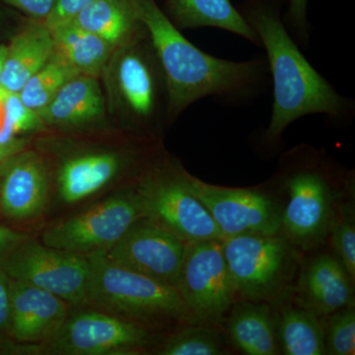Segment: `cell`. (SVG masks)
Wrapping results in <instances>:
<instances>
[{
	"label": "cell",
	"instance_id": "obj_29",
	"mask_svg": "<svg viewBox=\"0 0 355 355\" xmlns=\"http://www.w3.org/2000/svg\"><path fill=\"white\" fill-rule=\"evenodd\" d=\"M331 245L336 258L342 263L343 268L354 282L355 279V226L354 216L350 210H340L331 225Z\"/></svg>",
	"mask_w": 355,
	"mask_h": 355
},
{
	"label": "cell",
	"instance_id": "obj_33",
	"mask_svg": "<svg viewBox=\"0 0 355 355\" xmlns=\"http://www.w3.org/2000/svg\"><path fill=\"white\" fill-rule=\"evenodd\" d=\"M11 279L0 266V335L8 338L10 319Z\"/></svg>",
	"mask_w": 355,
	"mask_h": 355
},
{
	"label": "cell",
	"instance_id": "obj_9",
	"mask_svg": "<svg viewBox=\"0 0 355 355\" xmlns=\"http://www.w3.org/2000/svg\"><path fill=\"white\" fill-rule=\"evenodd\" d=\"M153 342L146 324L127 318L84 310L67 315L60 330L40 347V354L130 355Z\"/></svg>",
	"mask_w": 355,
	"mask_h": 355
},
{
	"label": "cell",
	"instance_id": "obj_17",
	"mask_svg": "<svg viewBox=\"0 0 355 355\" xmlns=\"http://www.w3.org/2000/svg\"><path fill=\"white\" fill-rule=\"evenodd\" d=\"M352 279L342 263L328 254H318L303 265L295 286L296 305L318 317L354 306Z\"/></svg>",
	"mask_w": 355,
	"mask_h": 355
},
{
	"label": "cell",
	"instance_id": "obj_24",
	"mask_svg": "<svg viewBox=\"0 0 355 355\" xmlns=\"http://www.w3.org/2000/svg\"><path fill=\"white\" fill-rule=\"evenodd\" d=\"M273 314L280 352L286 355L326 354L321 318L298 305H284Z\"/></svg>",
	"mask_w": 355,
	"mask_h": 355
},
{
	"label": "cell",
	"instance_id": "obj_26",
	"mask_svg": "<svg viewBox=\"0 0 355 355\" xmlns=\"http://www.w3.org/2000/svg\"><path fill=\"white\" fill-rule=\"evenodd\" d=\"M226 354L219 334L209 324L186 326L172 334L159 349L161 355H219Z\"/></svg>",
	"mask_w": 355,
	"mask_h": 355
},
{
	"label": "cell",
	"instance_id": "obj_7",
	"mask_svg": "<svg viewBox=\"0 0 355 355\" xmlns=\"http://www.w3.org/2000/svg\"><path fill=\"white\" fill-rule=\"evenodd\" d=\"M141 217L139 197L132 186L46 228L41 242L86 257L106 254Z\"/></svg>",
	"mask_w": 355,
	"mask_h": 355
},
{
	"label": "cell",
	"instance_id": "obj_36",
	"mask_svg": "<svg viewBox=\"0 0 355 355\" xmlns=\"http://www.w3.org/2000/svg\"><path fill=\"white\" fill-rule=\"evenodd\" d=\"M26 144H27V141L23 137H18L13 141L8 142V144H1L0 142V162L9 157V156L25 149Z\"/></svg>",
	"mask_w": 355,
	"mask_h": 355
},
{
	"label": "cell",
	"instance_id": "obj_10",
	"mask_svg": "<svg viewBox=\"0 0 355 355\" xmlns=\"http://www.w3.org/2000/svg\"><path fill=\"white\" fill-rule=\"evenodd\" d=\"M0 266L11 279L44 289L69 304H86L89 261L83 254L29 238L7 254Z\"/></svg>",
	"mask_w": 355,
	"mask_h": 355
},
{
	"label": "cell",
	"instance_id": "obj_4",
	"mask_svg": "<svg viewBox=\"0 0 355 355\" xmlns=\"http://www.w3.org/2000/svg\"><path fill=\"white\" fill-rule=\"evenodd\" d=\"M286 162L282 178L287 203L279 234L295 247L312 250L323 244L335 221L338 176L321 154L306 147L291 153Z\"/></svg>",
	"mask_w": 355,
	"mask_h": 355
},
{
	"label": "cell",
	"instance_id": "obj_32",
	"mask_svg": "<svg viewBox=\"0 0 355 355\" xmlns=\"http://www.w3.org/2000/svg\"><path fill=\"white\" fill-rule=\"evenodd\" d=\"M15 7L33 20L44 21L53 11L58 0H2Z\"/></svg>",
	"mask_w": 355,
	"mask_h": 355
},
{
	"label": "cell",
	"instance_id": "obj_13",
	"mask_svg": "<svg viewBox=\"0 0 355 355\" xmlns=\"http://www.w3.org/2000/svg\"><path fill=\"white\" fill-rule=\"evenodd\" d=\"M187 243L141 217L107 252L116 265L176 288Z\"/></svg>",
	"mask_w": 355,
	"mask_h": 355
},
{
	"label": "cell",
	"instance_id": "obj_8",
	"mask_svg": "<svg viewBox=\"0 0 355 355\" xmlns=\"http://www.w3.org/2000/svg\"><path fill=\"white\" fill-rule=\"evenodd\" d=\"M176 289L197 323L224 321L236 294L222 239L187 244Z\"/></svg>",
	"mask_w": 355,
	"mask_h": 355
},
{
	"label": "cell",
	"instance_id": "obj_11",
	"mask_svg": "<svg viewBox=\"0 0 355 355\" xmlns=\"http://www.w3.org/2000/svg\"><path fill=\"white\" fill-rule=\"evenodd\" d=\"M139 38L116 51L113 77L114 95L125 116L146 130L157 120L167 90L150 40L146 46Z\"/></svg>",
	"mask_w": 355,
	"mask_h": 355
},
{
	"label": "cell",
	"instance_id": "obj_19",
	"mask_svg": "<svg viewBox=\"0 0 355 355\" xmlns=\"http://www.w3.org/2000/svg\"><path fill=\"white\" fill-rule=\"evenodd\" d=\"M53 53L55 43L50 28L44 21L30 19L7 46L0 85L8 92L19 93Z\"/></svg>",
	"mask_w": 355,
	"mask_h": 355
},
{
	"label": "cell",
	"instance_id": "obj_27",
	"mask_svg": "<svg viewBox=\"0 0 355 355\" xmlns=\"http://www.w3.org/2000/svg\"><path fill=\"white\" fill-rule=\"evenodd\" d=\"M1 107L3 112L0 125L1 144L13 141L23 133L40 132L46 128L39 114L25 106L18 93H9L1 103Z\"/></svg>",
	"mask_w": 355,
	"mask_h": 355
},
{
	"label": "cell",
	"instance_id": "obj_37",
	"mask_svg": "<svg viewBox=\"0 0 355 355\" xmlns=\"http://www.w3.org/2000/svg\"><path fill=\"white\" fill-rule=\"evenodd\" d=\"M7 55V46L0 44V76H1L2 69H3L4 62Z\"/></svg>",
	"mask_w": 355,
	"mask_h": 355
},
{
	"label": "cell",
	"instance_id": "obj_35",
	"mask_svg": "<svg viewBox=\"0 0 355 355\" xmlns=\"http://www.w3.org/2000/svg\"><path fill=\"white\" fill-rule=\"evenodd\" d=\"M38 345H25L13 342L6 336L0 335V354H36Z\"/></svg>",
	"mask_w": 355,
	"mask_h": 355
},
{
	"label": "cell",
	"instance_id": "obj_16",
	"mask_svg": "<svg viewBox=\"0 0 355 355\" xmlns=\"http://www.w3.org/2000/svg\"><path fill=\"white\" fill-rule=\"evenodd\" d=\"M67 315V303L62 298L39 287L11 279L8 338L13 342L43 345L60 330Z\"/></svg>",
	"mask_w": 355,
	"mask_h": 355
},
{
	"label": "cell",
	"instance_id": "obj_6",
	"mask_svg": "<svg viewBox=\"0 0 355 355\" xmlns=\"http://www.w3.org/2000/svg\"><path fill=\"white\" fill-rule=\"evenodd\" d=\"M236 299L275 302L288 292L298 254L280 234H244L222 239Z\"/></svg>",
	"mask_w": 355,
	"mask_h": 355
},
{
	"label": "cell",
	"instance_id": "obj_34",
	"mask_svg": "<svg viewBox=\"0 0 355 355\" xmlns=\"http://www.w3.org/2000/svg\"><path fill=\"white\" fill-rule=\"evenodd\" d=\"M30 236L15 229L0 225V261Z\"/></svg>",
	"mask_w": 355,
	"mask_h": 355
},
{
	"label": "cell",
	"instance_id": "obj_38",
	"mask_svg": "<svg viewBox=\"0 0 355 355\" xmlns=\"http://www.w3.org/2000/svg\"><path fill=\"white\" fill-rule=\"evenodd\" d=\"M8 91H6V89L2 87L1 85H0V104H1L2 102L4 101V99L7 97V95L9 94Z\"/></svg>",
	"mask_w": 355,
	"mask_h": 355
},
{
	"label": "cell",
	"instance_id": "obj_14",
	"mask_svg": "<svg viewBox=\"0 0 355 355\" xmlns=\"http://www.w3.org/2000/svg\"><path fill=\"white\" fill-rule=\"evenodd\" d=\"M135 151L76 149L64 154L55 169V191L60 202L76 205L106 189L139 164Z\"/></svg>",
	"mask_w": 355,
	"mask_h": 355
},
{
	"label": "cell",
	"instance_id": "obj_1",
	"mask_svg": "<svg viewBox=\"0 0 355 355\" xmlns=\"http://www.w3.org/2000/svg\"><path fill=\"white\" fill-rule=\"evenodd\" d=\"M135 6L164 76L169 120L203 98L245 99L263 85L268 71L263 60L214 57L184 38L154 0H135Z\"/></svg>",
	"mask_w": 355,
	"mask_h": 355
},
{
	"label": "cell",
	"instance_id": "obj_15",
	"mask_svg": "<svg viewBox=\"0 0 355 355\" xmlns=\"http://www.w3.org/2000/svg\"><path fill=\"white\" fill-rule=\"evenodd\" d=\"M50 171L41 154L23 150L0 162V214L8 220H34L46 209Z\"/></svg>",
	"mask_w": 355,
	"mask_h": 355
},
{
	"label": "cell",
	"instance_id": "obj_31",
	"mask_svg": "<svg viewBox=\"0 0 355 355\" xmlns=\"http://www.w3.org/2000/svg\"><path fill=\"white\" fill-rule=\"evenodd\" d=\"M94 1L97 0H58L57 4L44 20V23L51 30L67 24L84 7Z\"/></svg>",
	"mask_w": 355,
	"mask_h": 355
},
{
	"label": "cell",
	"instance_id": "obj_28",
	"mask_svg": "<svg viewBox=\"0 0 355 355\" xmlns=\"http://www.w3.org/2000/svg\"><path fill=\"white\" fill-rule=\"evenodd\" d=\"M324 324L326 354L354 355L355 354L354 306L343 308L329 315Z\"/></svg>",
	"mask_w": 355,
	"mask_h": 355
},
{
	"label": "cell",
	"instance_id": "obj_5",
	"mask_svg": "<svg viewBox=\"0 0 355 355\" xmlns=\"http://www.w3.org/2000/svg\"><path fill=\"white\" fill-rule=\"evenodd\" d=\"M188 175L176 161L147 165L133 186L142 217L187 244L223 239L209 210L191 191Z\"/></svg>",
	"mask_w": 355,
	"mask_h": 355
},
{
	"label": "cell",
	"instance_id": "obj_25",
	"mask_svg": "<svg viewBox=\"0 0 355 355\" xmlns=\"http://www.w3.org/2000/svg\"><path fill=\"white\" fill-rule=\"evenodd\" d=\"M78 74L55 51L51 60L27 81L18 95L25 106L38 112L46 106L67 81Z\"/></svg>",
	"mask_w": 355,
	"mask_h": 355
},
{
	"label": "cell",
	"instance_id": "obj_3",
	"mask_svg": "<svg viewBox=\"0 0 355 355\" xmlns=\"http://www.w3.org/2000/svg\"><path fill=\"white\" fill-rule=\"evenodd\" d=\"M87 258L86 304L144 324L196 322L175 287L116 265L105 254Z\"/></svg>",
	"mask_w": 355,
	"mask_h": 355
},
{
	"label": "cell",
	"instance_id": "obj_23",
	"mask_svg": "<svg viewBox=\"0 0 355 355\" xmlns=\"http://www.w3.org/2000/svg\"><path fill=\"white\" fill-rule=\"evenodd\" d=\"M55 51L79 74L99 78L106 71L114 49L92 33L67 23L51 30Z\"/></svg>",
	"mask_w": 355,
	"mask_h": 355
},
{
	"label": "cell",
	"instance_id": "obj_12",
	"mask_svg": "<svg viewBox=\"0 0 355 355\" xmlns=\"http://www.w3.org/2000/svg\"><path fill=\"white\" fill-rule=\"evenodd\" d=\"M189 186L209 210L224 238L279 234L282 209L272 198L251 189L207 184L189 173Z\"/></svg>",
	"mask_w": 355,
	"mask_h": 355
},
{
	"label": "cell",
	"instance_id": "obj_21",
	"mask_svg": "<svg viewBox=\"0 0 355 355\" xmlns=\"http://www.w3.org/2000/svg\"><path fill=\"white\" fill-rule=\"evenodd\" d=\"M120 49L139 38L144 25L137 17L135 0H97L70 21Z\"/></svg>",
	"mask_w": 355,
	"mask_h": 355
},
{
	"label": "cell",
	"instance_id": "obj_22",
	"mask_svg": "<svg viewBox=\"0 0 355 355\" xmlns=\"http://www.w3.org/2000/svg\"><path fill=\"white\" fill-rule=\"evenodd\" d=\"M235 304L231 307L227 323L234 347L249 355L280 354L272 306L252 301Z\"/></svg>",
	"mask_w": 355,
	"mask_h": 355
},
{
	"label": "cell",
	"instance_id": "obj_39",
	"mask_svg": "<svg viewBox=\"0 0 355 355\" xmlns=\"http://www.w3.org/2000/svg\"><path fill=\"white\" fill-rule=\"evenodd\" d=\"M1 121H2V108H1V105H0V125H1Z\"/></svg>",
	"mask_w": 355,
	"mask_h": 355
},
{
	"label": "cell",
	"instance_id": "obj_30",
	"mask_svg": "<svg viewBox=\"0 0 355 355\" xmlns=\"http://www.w3.org/2000/svg\"><path fill=\"white\" fill-rule=\"evenodd\" d=\"M308 0H289L284 22L286 28L291 30V36L297 37L299 43L304 44L309 42L310 24L307 17Z\"/></svg>",
	"mask_w": 355,
	"mask_h": 355
},
{
	"label": "cell",
	"instance_id": "obj_18",
	"mask_svg": "<svg viewBox=\"0 0 355 355\" xmlns=\"http://www.w3.org/2000/svg\"><path fill=\"white\" fill-rule=\"evenodd\" d=\"M37 113L46 127L76 130L93 125L105 114L104 96L98 78L78 74Z\"/></svg>",
	"mask_w": 355,
	"mask_h": 355
},
{
	"label": "cell",
	"instance_id": "obj_20",
	"mask_svg": "<svg viewBox=\"0 0 355 355\" xmlns=\"http://www.w3.org/2000/svg\"><path fill=\"white\" fill-rule=\"evenodd\" d=\"M165 14L179 30L217 28L261 46L258 35L230 0H166Z\"/></svg>",
	"mask_w": 355,
	"mask_h": 355
},
{
	"label": "cell",
	"instance_id": "obj_2",
	"mask_svg": "<svg viewBox=\"0 0 355 355\" xmlns=\"http://www.w3.org/2000/svg\"><path fill=\"white\" fill-rule=\"evenodd\" d=\"M265 48L272 76V116L263 135L266 144L279 141L293 121L309 114L342 121L354 104L334 88L308 62L272 2L253 0L242 13Z\"/></svg>",
	"mask_w": 355,
	"mask_h": 355
}]
</instances>
